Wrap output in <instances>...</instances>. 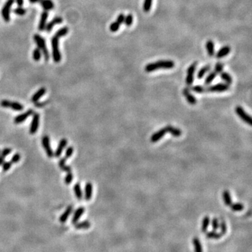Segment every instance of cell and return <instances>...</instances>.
Here are the masks:
<instances>
[{"label":"cell","instance_id":"6da1fadb","mask_svg":"<svg viewBox=\"0 0 252 252\" xmlns=\"http://www.w3.org/2000/svg\"><path fill=\"white\" fill-rule=\"evenodd\" d=\"M69 32L67 27H64L57 31L51 39L52 48H53V58L56 63L60 62L61 60V53L59 50V39L67 35Z\"/></svg>","mask_w":252,"mask_h":252},{"label":"cell","instance_id":"7a4b0ae2","mask_svg":"<svg viewBox=\"0 0 252 252\" xmlns=\"http://www.w3.org/2000/svg\"><path fill=\"white\" fill-rule=\"evenodd\" d=\"M175 66L174 61L169 60H158L155 62L149 63L144 67L145 72L150 73L158 70H169Z\"/></svg>","mask_w":252,"mask_h":252},{"label":"cell","instance_id":"3957f363","mask_svg":"<svg viewBox=\"0 0 252 252\" xmlns=\"http://www.w3.org/2000/svg\"><path fill=\"white\" fill-rule=\"evenodd\" d=\"M33 39H34L35 43H37V48H39L41 50V51L43 53V56H44V59L46 60H48L49 57L50 56H49V53L48 51L47 47H46L45 39H43L42 36H40V35L38 34H35L34 35Z\"/></svg>","mask_w":252,"mask_h":252},{"label":"cell","instance_id":"277c9868","mask_svg":"<svg viewBox=\"0 0 252 252\" xmlns=\"http://www.w3.org/2000/svg\"><path fill=\"white\" fill-rule=\"evenodd\" d=\"M0 105L2 107L4 108H10L15 111H22L23 110L24 106L21 105L20 103L17 102H12L7 100H3L0 102Z\"/></svg>","mask_w":252,"mask_h":252},{"label":"cell","instance_id":"5b68a950","mask_svg":"<svg viewBox=\"0 0 252 252\" xmlns=\"http://www.w3.org/2000/svg\"><path fill=\"white\" fill-rule=\"evenodd\" d=\"M235 111L237 116L240 117V119H242L244 122L246 123V124L250 125L252 124V120H251V116H249L247 113H246V112L245 111V109H244L242 106H237L236 107H235Z\"/></svg>","mask_w":252,"mask_h":252},{"label":"cell","instance_id":"8992f818","mask_svg":"<svg viewBox=\"0 0 252 252\" xmlns=\"http://www.w3.org/2000/svg\"><path fill=\"white\" fill-rule=\"evenodd\" d=\"M15 0H7L2 8V15L5 22H9L10 20V10Z\"/></svg>","mask_w":252,"mask_h":252},{"label":"cell","instance_id":"52a82bcc","mask_svg":"<svg viewBox=\"0 0 252 252\" xmlns=\"http://www.w3.org/2000/svg\"><path fill=\"white\" fill-rule=\"evenodd\" d=\"M197 65H198V63H197V62H193V64H191L188 68L187 76H186V83L188 85V86H191V85H192L193 83L194 73H195V72H196Z\"/></svg>","mask_w":252,"mask_h":252},{"label":"cell","instance_id":"ba28073f","mask_svg":"<svg viewBox=\"0 0 252 252\" xmlns=\"http://www.w3.org/2000/svg\"><path fill=\"white\" fill-rule=\"evenodd\" d=\"M230 86L227 83H216L215 85H212L208 88L207 91L212 92H221L224 91H227L229 90Z\"/></svg>","mask_w":252,"mask_h":252},{"label":"cell","instance_id":"9c48e42d","mask_svg":"<svg viewBox=\"0 0 252 252\" xmlns=\"http://www.w3.org/2000/svg\"><path fill=\"white\" fill-rule=\"evenodd\" d=\"M42 143V146L43 147V149H44L46 154H47V155H48V157L50 158H53L54 155V152L53 151L52 148L51 146L50 139H49L48 136L44 135L43 137Z\"/></svg>","mask_w":252,"mask_h":252},{"label":"cell","instance_id":"30bf717a","mask_svg":"<svg viewBox=\"0 0 252 252\" xmlns=\"http://www.w3.org/2000/svg\"><path fill=\"white\" fill-rule=\"evenodd\" d=\"M39 118H40V115L38 113L33 114L31 125H30V127H29V133L32 134V135H34V134L36 133L38 128H39Z\"/></svg>","mask_w":252,"mask_h":252},{"label":"cell","instance_id":"8fae6325","mask_svg":"<svg viewBox=\"0 0 252 252\" xmlns=\"http://www.w3.org/2000/svg\"><path fill=\"white\" fill-rule=\"evenodd\" d=\"M33 114H34L33 110H32V109H29V110H27L26 112H25V113L21 114L20 115H18V116H16L14 120H13V121H14L16 124H20V123L24 122L27 118Z\"/></svg>","mask_w":252,"mask_h":252},{"label":"cell","instance_id":"7c38bea8","mask_svg":"<svg viewBox=\"0 0 252 252\" xmlns=\"http://www.w3.org/2000/svg\"><path fill=\"white\" fill-rule=\"evenodd\" d=\"M167 131L165 130V128H161L160 130H159L157 132H155V133H153L152 136L150 138V140L153 143H155V142H157L160 140L161 138H163L165 135L166 134Z\"/></svg>","mask_w":252,"mask_h":252},{"label":"cell","instance_id":"4fadbf2b","mask_svg":"<svg viewBox=\"0 0 252 252\" xmlns=\"http://www.w3.org/2000/svg\"><path fill=\"white\" fill-rule=\"evenodd\" d=\"M67 143H68V142H67V140L66 139H62L60 141L57 149L54 153V155L56 156V158H58V157H60V155H61L63 150L65 149V147H66Z\"/></svg>","mask_w":252,"mask_h":252},{"label":"cell","instance_id":"5bb4252c","mask_svg":"<svg viewBox=\"0 0 252 252\" xmlns=\"http://www.w3.org/2000/svg\"><path fill=\"white\" fill-rule=\"evenodd\" d=\"M48 16V13L47 12V11H44L42 13V16H41V18L39 20V26H38V29H39V31H43L45 29V27L46 25V21H47Z\"/></svg>","mask_w":252,"mask_h":252},{"label":"cell","instance_id":"9a60e30c","mask_svg":"<svg viewBox=\"0 0 252 252\" xmlns=\"http://www.w3.org/2000/svg\"><path fill=\"white\" fill-rule=\"evenodd\" d=\"M63 21V19L62 18L60 17V16H57V17L54 18L53 20H52L50 23H48V24H46V27H45V29L48 32H51L52 29H53V27H54V25H56L57 24H60L62 23Z\"/></svg>","mask_w":252,"mask_h":252},{"label":"cell","instance_id":"2e32d148","mask_svg":"<svg viewBox=\"0 0 252 252\" xmlns=\"http://www.w3.org/2000/svg\"><path fill=\"white\" fill-rule=\"evenodd\" d=\"M183 94L184 95V97L186 98V100L187 102L190 104L191 105H195L197 103V100L196 98L193 96V95L191 94L189 91L188 89L184 88L183 90Z\"/></svg>","mask_w":252,"mask_h":252},{"label":"cell","instance_id":"e0dca14e","mask_svg":"<svg viewBox=\"0 0 252 252\" xmlns=\"http://www.w3.org/2000/svg\"><path fill=\"white\" fill-rule=\"evenodd\" d=\"M85 210L86 209H85V208L83 207H80L75 211L72 219V223L73 224H75L76 223L78 222L79 219L81 217V216L83 215V213L85 212Z\"/></svg>","mask_w":252,"mask_h":252},{"label":"cell","instance_id":"ac0fdd59","mask_svg":"<svg viewBox=\"0 0 252 252\" xmlns=\"http://www.w3.org/2000/svg\"><path fill=\"white\" fill-rule=\"evenodd\" d=\"M165 128L167 131V133H170L172 136L176 137H180L182 134V131L180 129L175 128V127H173V126H172V125H167Z\"/></svg>","mask_w":252,"mask_h":252},{"label":"cell","instance_id":"d6986e66","mask_svg":"<svg viewBox=\"0 0 252 252\" xmlns=\"http://www.w3.org/2000/svg\"><path fill=\"white\" fill-rule=\"evenodd\" d=\"M231 47L229 46H225L222 47L221 48L219 49L217 53H216V57L217 58H222V57H226V56L230 53L231 52Z\"/></svg>","mask_w":252,"mask_h":252},{"label":"cell","instance_id":"ffe728a7","mask_svg":"<svg viewBox=\"0 0 252 252\" xmlns=\"http://www.w3.org/2000/svg\"><path fill=\"white\" fill-rule=\"evenodd\" d=\"M92 196V185L90 182L87 183L85 186V199L86 200H90Z\"/></svg>","mask_w":252,"mask_h":252},{"label":"cell","instance_id":"44dd1931","mask_svg":"<svg viewBox=\"0 0 252 252\" xmlns=\"http://www.w3.org/2000/svg\"><path fill=\"white\" fill-rule=\"evenodd\" d=\"M72 210H73V207L72 205H70V206H68L67 208L66 209V210L65 211L64 213L62 214L60 216V218L59 220L61 223H65V221H66L68 218H69V216H70L72 212Z\"/></svg>","mask_w":252,"mask_h":252},{"label":"cell","instance_id":"7402d4cb","mask_svg":"<svg viewBox=\"0 0 252 252\" xmlns=\"http://www.w3.org/2000/svg\"><path fill=\"white\" fill-rule=\"evenodd\" d=\"M46 92V89L45 88H41L40 89L37 90V92H36L34 94L32 95V102H37L38 100H39L41 97H42L43 95Z\"/></svg>","mask_w":252,"mask_h":252},{"label":"cell","instance_id":"603a6c76","mask_svg":"<svg viewBox=\"0 0 252 252\" xmlns=\"http://www.w3.org/2000/svg\"><path fill=\"white\" fill-rule=\"evenodd\" d=\"M39 2L44 11H50L54 8V3L52 0H40Z\"/></svg>","mask_w":252,"mask_h":252},{"label":"cell","instance_id":"cb8c5ba5","mask_svg":"<svg viewBox=\"0 0 252 252\" xmlns=\"http://www.w3.org/2000/svg\"><path fill=\"white\" fill-rule=\"evenodd\" d=\"M206 49L207 51V53L209 56H213L215 53V48H214V43L213 41L209 40L206 42Z\"/></svg>","mask_w":252,"mask_h":252},{"label":"cell","instance_id":"d4e9b609","mask_svg":"<svg viewBox=\"0 0 252 252\" xmlns=\"http://www.w3.org/2000/svg\"><path fill=\"white\" fill-rule=\"evenodd\" d=\"M222 197H223V202L226 206L230 207L231 205H232V198H231V193L228 191H224L223 193H222Z\"/></svg>","mask_w":252,"mask_h":252},{"label":"cell","instance_id":"484cf974","mask_svg":"<svg viewBox=\"0 0 252 252\" xmlns=\"http://www.w3.org/2000/svg\"><path fill=\"white\" fill-rule=\"evenodd\" d=\"M74 193L76 198L79 200H81L83 198V193H82L81 191L80 183H76V184L74 186Z\"/></svg>","mask_w":252,"mask_h":252},{"label":"cell","instance_id":"4316f807","mask_svg":"<svg viewBox=\"0 0 252 252\" xmlns=\"http://www.w3.org/2000/svg\"><path fill=\"white\" fill-rule=\"evenodd\" d=\"M210 224V218L209 216H205L202 222V226H201V231L202 232H206L207 231V229L209 228V226Z\"/></svg>","mask_w":252,"mask_h":252},{"label":"cell","instance_id":"83f0119b","mask_svg":"<svg viewBox=\"0 0 252 252\" xmlns=\"http://www.w3.org/2000/svg\"><path fill=\"white\" fill-rule=\"evenodd\" d=\"M193 244L194 246V251L195 252H203L202 246L200 243V241L198 237H194L193 239Z\"/></svg>","mask_w":252,"mask_h":252},{"label":"cell","instance_id":"f1b7e54d","mask_svg":"<svg viewBox=\"0 0 252 252\" xmlns=\"http://www.w3.org/2000/svg\"><path fill=\"white\" fill-rule=\"evenodd\" d=\"M74 227L76 229L81 230V229H88L90 227V223L88 221H83L81 222L76 223L74 224Z\"/></svg>","mask_w":252,"mask_h":252},{"label":"cell","instance_id":"f546056e","mask_svg":"<svg viewBox=\"0 0 252 252\" xmlns=\"http://www.w3.org/2000/svg\"><path fill=\"white\" fill-rule=\"evenodd\" d=\"M221 78L223 81L226 82V83L231 85L232 83V76L229 74L228 72H221L220 73Z\"/></svg>","mask_w":252,"mask_h":252},{"label":"cell","instance_id":"4dcf8cb0","mask_svg":"<svg viewBox=\"0 0 252 252\" xmlns=\"http://www.w3.org/2000/svg\"><path fill=\"white\" fill-rule=\"evenodd\" d=\"M211 66L210 65H206V66L202 67L200 70H199V72L197 74V77L198 79H202L204 77L205 75L206 74V73H207L210 70Z\"/></svg>","mask_w":252,"mask_h":252},{"label":"cell","instance_id":"1f68e13d","mask_svg":"<svg viewBox=\"0 0 252 252\" xmlns=\"http://www.w3.org/2000/svg\"><path fill=\"white\" fill-rule=\"evenodd\" d=\"M222 234L218 233V232H216L215 231H210L209 232H207L206 234L207 238H209V239H214V240H218L220 238L222 237Z\"/></svg>","mask_w":252,"mask_h":252},{"label":"cell","instance_id":"d6a6232c","mask_svg":"<svg viewBox=\"0 0 252 252\" xmlns=\"http://www.w3.org/2000/svg\"><path fill=\"white\" fill-rule=\"evenodd\" d=\"M66 160L67 159L65 158H62L59 161V166H60V169H62L63 171H65L66 172H71L72 169H71V168L70 166L65 165Z\"/></svg>","mask_w":252,"mask_h":252},{"label":"cell","instance_id":"836d02e7","mask_svg":"<svg viewBox=\"0 0 252 252\" xmlns=\"http://www.w3.org/2000/svg\"><path fill=\"white\" fill-rule=\"evenodd\" d=\"M153 4V0H144L143 3V10L145 13H148L150 11L151 9Z\"/></svg>","mask_w":252,"mask_h":252},{"label":"cell","instance_id":"e575fe53","mask_svg":"<svg viewBox=\"0 0 252 252\" xmlns=\"http://www.w3.org/2000/svg\"><path fill=\"white\" fill-rule=\"evenodd\" d=\"M216 74L214 72H210L209 74L207 75V76L205 79V85H209L211 84V83L214 80V79L216 78Z\"/></svg>","mask_w":252,"mask_h":252},{"label":"cell","instance_id":"d590c367","mask_svg":"<svg viewBox=\"0 0 252 252\" xmlns=\"http://www.w3.org/2000/svg\"><path fill=\"white\" fill-rule=\"evenodd\" d=\"M42 57V51L39 48H35L32 53V57L35 61H39Z\"/></svg>","mask_w":252,"mask_h":252},{"label":"cell","instance_id":"8d00e7d4","mask_svg":"<svg viewBox=\"0 0 252 252\" xmlns=\"http://www.w3.org/2000/svg\"><path fill=\"white\" fill-rule=\"evenodd\" d=\"M123 23H125V25L126 26L128 27H130L132 25V24L133 23V16L132 14H128L126 16H125V19H124V22Z\"/></svg>","mask_w":252,"mask_h":252},{"label":"cell","instance_id":"74e56055","mask_svg":"<svg viewBox=\"0 0 252 252\" xmlns=\"http://www.w3.org/2000/svg\"><path fill=\"white\" fill-rule=\"evenodd\" d=\"M231 209L234 212H241L244 209V205L242 203H235L231 205Z\"/></svg>","mask_w":252,"mask_h":252},{"label":"cell","instance_id":"f35d334b","mask_svg":"<svg viewBox=\"0 0 252 252\" xmlns=\"http://www.w3.org/2000/svg\"><path fill=\"white\" fill-rule=\"evenodd\" d=\"M120 26V24L119 23V22H117L116 20L110 25V26H109V29H110V31L112 32H116L119 29Z\"/></svg>","mask_w":252,"mask_h":252},{"label":"cell","instance_id":"ab89813d","mask_svg":"<svg viewBox=\"0 0 252 252\" xmlns=\"http://www.w3.org/2000/svg\"><path fill=\"white\" fill-rule=\"evenodd\" d=\"M192 90L193 92H197V93H203L205 91H207V90L205 89L203 86H199V85H198V86H193L192 88Z\"/></svg>","mask_w":252,"mask_h":252},{"label":"cell","instance_id":"60d3db41","mask_svg":"<svg viewBox=\"0 0 252 252\" xmlns=\"http://www.w3.org/2000/svg\"><path fill=\"white\" fill-rule=\"evenodd\" d=\"M223 67H224V65L221 62L216 63V65H215V67H214V72L216 74H220L221 72H223Z\"/></svg>","mask_w":252,"mask_h":252},{"label":"cell","instance_id":"b9f144b4","mask_svg":"<svg viewBox=\"0 0 252 252\" xmlns=\"http://www.w3.org/2000/svg\"><path fill=\"white\" fill-rule=\"evenodd\" d=\"M13 13L18 16H23L26 13V10L23 9L22 7H18V8H16V9L13 10Z\"/></svg>","mask_w":252,"mask_h":252},{"label":"cell","instance_id":"7bdbcfd3","mask_svg":"<svg viewBox=\"0 0 252 252\" xmlns=\"http://www.w3.org/2000/svg\"><path fill=\"white\" fill-rule=\"evenodd\" d=\"M74 178V175L72 173V172H67V174L66 175V177L65 178V182L66 184H70V183L72 182Z\"/></svg>","mask_w":252,"mask_h":252},{"label":"cell","instance_id":"ee69618b","mask_svg":"<svg viewBox=\"0 0 252 252\" xmlns=\"http://www.w3.org/2000/svg\"><path fill=\"white\" fill-rule=\"evenodd\" d=\"M220 228H221V233L222 234V235H226L227 232V226L224 221H221V222L220 223Z\"/></svg>","mask_w":252,"mask_h":252},{"label":"cell","instance_id":"f6af8a7d","mask_svg":"<svg viewBox=\"0 0 252 252\" xmlns=\"http://www.w3.org/2000/svg\"><path fill=\"white\" fill-rule=\"evenodd\" d=\"M212 227L213 231H217L219 227V223L217 218H214L212 221Z\"/></svg>","mask_w":252,"mask_h":252},{"label":"cell","instance_id":"bcb514c9","mask_svg":"<svg viewBox=\"0 0 252 252\" xmlns=\"http://www.w3.org/2000/svg\"><path fill=\"white\" fill-rule=\"evenodd\" d=\"M74 153V148L72 146H69L67 149L66 151H65V158L67 159V158H70Z\"/></svg>","mask_w":252,"mask_h":252},{"label":"cell","instance_id":"7dc6e473","mask_svg":"<svg viewBox=\"0 0 252 252\" xmlns=\"http://www.w3.org/2000/svg\"><path fill=\"white\" fill-rule=\"evenodd\" d=\"M20 155L17 153L13 155L11 162L12 163H17L19 162V161H20Z\"/></svg>","mask_w":252,"mask_h":252},{"label":"cell","instance_id":"c3c4849f","mask_svg":"<svg viewBox=\"0 0 252 252\" xmlns=\"http://www.w3.org/2000/svg\"><path fill=\"white\" fill-rule=\"evenodd\" d=\"M12 163L11 162H4L3 164H2V165H3V171H8L9 169L11 168L12 166Z\"/></svg>","mask_w":252,"mask_h":252},{"label":"cell","instance_id":"681fc988","mask_svg":"<svg viewBox=\"0 0 252 252\" xmlns=\"http://www.w3.org/2000/svg\"><path fill=\"white\" fill-rule=\"evenodd\" d=\"M12 151V149H9V148H5L2 151H1V155L3 157H6L9 153Z\"/></svg>","mask_w":252,"mask_h":252},{"label":"cell","instance_id":"f907efd6","mask_svg":"<svg viewBox=\"0 0 252 252\" xmlns=\"http://www.w3.org/2000/svg\"><path fill=\"white\" fill-rule=\"evenodd\" d=\"M125 15L123 14V13H120V14L117 16V18H116V21L119 22V23L121 25L123 23V22H124V19H125Z\"/></svg>","mask_w":252,"mask_h":252},{"label":"cell","instance_id":"816d5d0a","mask_svg":"<svg viewBox=\"0 0 252 252\" xmlns=\"http://www.w3.org/2000/svg\"><path fill=\"white\" fill-rule=\"evenodd\" d=\"M16 3H17L18 7H22L24 3V0H16Z\"/></svg>","mask_w":252,"mask_h":252},{"label":"cell","instance_id":"f5cc1de1","mask_svg":"<svg viewBox=\"0 0 252 252\" xmlns=\"http://www.w3.org/2000/svg\"><path fill=\"white\" fill-rule=\"evenodd\" d=\"M4 162V157L0 155V165H2Z\"/></svg>","mask_w":252,"mask_h":252},{"label":"cell","instance_id":"db71d44e","mask_svg":"<svg viewBox=\"0 0 252 252\" xmlns=\"http://www.w3.org/2000/svg\"><path fill=\"white\" fill-rule=\"evenodd\" d=\"M29 1L31 2V3H37V2H39L40 0H29Z\"/></svg>","mask_w":252,"mask_h":252},{"label":"cell","instance_id":"11a10c76","mask_svg":"<svg viewBox=\"0 0 252 252\" xmlns=\"http://www.w3.org/2000/svg\"><path fill=\"white\" fill-rule=\"evenodd\" d=\"M0 153H1V151H0Z\"/></svg>","mask_w":252,"mask_h":252}]
</instances>
